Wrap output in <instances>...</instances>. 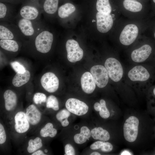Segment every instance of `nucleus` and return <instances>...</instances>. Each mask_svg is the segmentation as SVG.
<instances>
[{"label":"nucleus","mask_w":155,"mask_h":155,"mask_svg":"<svg viewBox=\"0 0 155 155\" xmlns=\"http://www.w3.org/2000/svg\"><path fill=\"white\" fill-rule=\"evenodd\" d=\"M70 113L66 108L60 110L57 113L56 115V118L60 122L63 127H66L69 125V122L68 118L70 115Z\"/></svg>","instance_id":"nucleus-29"},{"label":"nucleus","mask_w":155,"mask_h":155,"mask_svg":"<svg viewBox=\"0 0 155 155\" xmlns=\"http://www.w3.org/2000/svg\"><path fill=\"white\" fill-rule=\"evenodd\" d=\"M153 1L154 2V3H155V0H153Z\"/></svg>","instance_id":"nucleus-46"},{"label":"nucleus","mask_w":155,"mask_h":155,"mask_svg":"<svg viewBox=\"0 0 155 155\" xmlns=\"http://www.w3.org/2000/svg\"><path fill=\"white\" fill-rule=\"evenodd\" d=\"M121 155H131V154L129 152L125 151L121 153Z\"/></svg>","instance_id":"nucleus-41"},{"label":"nucleus","mask_w":155,"mask_h":155,"mask_svg":"<svg viewBox=\"0 0 155 155\" xmlns=\"http://www.w3.org/2000/svg\"><path fill=\"white\" fill-rule=\"evenodd\" d=\"M121 15L119 13L107 14L98 12L96 15L97 30L101 33H107L114 27Z\"/></svg>","instance_id":"nucleus-5"},{"label":"nucleus","mask_w":155,"mask_h":155,"mask_svg":"<svg viewBox=\"0 0 155 155\" xmlns=\"http://www.w3.org/2000/svg\"><path fill=\"white\" fill-rule=\"evenodd\" d=\"M65 106L66 108L71 113L79 116L86 114L89 109L88 106L85 103L74 98L67 99Z\"/></svg>","instance_id":"nucleus-11"},{"label":"nucleus","mask_w":155,"mask_h":155,"mask_svg":"<svg viewBox=\"0 0 155 155\" xmlns=\"http://www.w3.org/2000/svg\"><path fill=\"white\" fill-rule=\"evenodd\" d=\"M67 58L71 62L75 63L80 61L83 56V51L78 42L73 39L68 40L66 43Z\"/></svg>","instance_id":"nucleus-9"},{"label":"nucleus","mask_w":155,"mask_h":155,"mask_svg":"<svg viewBox=\"0 0 155 155\" xmlns=\"http://www.w3.org/2000/svg\"><path fill=\"white\" fill-rule=\"evenodd\" d=\"M33 99L34 102L36 104H41L46 101V97L44 93L37 92L34 94Z\"/></svg>","instance_id":"nucleus-33"},{"label":"nucleus","mask_w":155,"mask_h":155,"mask_svg":"<svg viewBox=\"0 0 155 155\" xmlns=\"http://www.w3.org/2000/svg\"><path fill=\"white\" fill-rule=\"evenodd\" d=\"M30 77V73L28 70H26L23 73H17L13 79L12 83L15 87H20L26 83Z\"/></svg>","instance_id":"nucleus-25"},{"label":"nucleus","mask_w":155,"mask_h":155,"mask_svg":"<svg viewBox=\"0 0 155 155\" xmlns=\"http://www.w3.org/2000/svg\"><path fill=\"white\" fill-rule=\"evenodd\" d=\"M40 135L42 137H54L57 135V130L54 128L53 124L51 123H48L40 129Z\"/></svg>","instance_id":"nucleus-28"},{"label":"nucleus","mask_w":155,"mask_h":155,"mask_svg":"<svg viewBox=\"0 0 155 155\" xmlns=\"http://www.w3.org/2000/svg\"><path fill=\"white\" fill-rule=\"evenodd\" d=\"M104 141H96L91 144L90 146V148L92 150H96L101 148Z\"/></svg>","instance_id":"nucleus-38"},{"label":"nucleus","mask_w":155,"mask_h":155,"mask_svg":"<svg viewBox=\"0 0 155 155\" xmlns=\"http://www.w3.org/2000/svg\"><path fill=\"white\" fill-rule=\"evenodd\" d=\"M128 76L133 81H145L150 78V74L144 67L141 65L134 67L128 72Z\"/></svg>","instance_id":"nucleus-15"},{"label":"nucleus","mask_w":155,"mask_h":155,"mask_svg":"<svg viewBox=\"0 0 155 155\" xmlns=\"http://www.w3.org/2000/svg\"><path fill=\"white\" fill-rule=\"evenodd\" d=\"M81 83L82 90L87 94L92 93L96 88V84L93 77L89 72L83 74L81 78Z\"/></svg>","instance_id":"nucleus-17"},{"label":"nucleus","mask_w":155,"mask_h":155,"mask_svg":"<svg viewBox=\"0 0 155 155\" xmlns=\"http://www.w3.org/2000/svg\"><path fill=\"white\" fill-rule=\"evenodd\" d=\"M148 24L147 19H132L121 16L113 28L114 36L121 45L128 46L144 33Z\"/></svg>","instance_id":"nucleus-1"},{"label":"nucleus","mask_w":155,"mask_h":155,"mask_svg":"<svg viewBox=\"0 0 155 155\" xmlns=\"http://www.w3.org/2000/svg\"><path fill=\"white\" fill-rule=\"evenodd\" d=\"M90 71L98 87L102 88L106 85L108 75L105 67L101 65H94L91 68Z\"/></svg>","instance_id":"nucleus-10"},{"label":"nucleus","mask_w":155,"mask_h":155,"mask_svg":"<svg viewBox=\"0 0 155 155\" xmlns=\"http://www.w3.org/2000/svg\"><path fill=\"white\" fill-rule=\"evenodd\" d=\"M101 150L104 152H109L111 151L113 149V146L110 143L104 142L100 148Z\"/></svg>","instance_id":"nucleus-37"},{"label":"nucleus","mask_w":155,"mask_h":155,"mask_svg":"<svg viewBox=\"0 0 155 155\" xmlns=\"http://www.w3.org/2000/svg\"><path fill=\"white\" fill-rule=\"evenodd\" d=\"M96 7L98 12L105 14H111L114 13H121L112 12H120L119 11H116L113 9L109 0H97Z\"/></svg>","instance_id":"nucleus-23"},{"label":"nucleus","mask_w":155,"mask_h":155,"mask_svg":"<svg viewBox=\"0 0 155 155\" xmlns=\"http://www.w3.org/2000/svg\"><path fill=\"white\" fill-rule=\"evenodd\" d=\"M91 155H101L100 154L97 152H94L92 153H91L90 154Z\"/></svg>","instance_id":"nucleus-42"},{"label":"nucleus","mask_w":155,"mask_h":155,"mask_svg":"<svg viewBox=\"0 0 155 155\" xmlns=\"http://www.w3.org/2000/svg\"><path fill=\"white\" fill-rule=\"evenodd\" d=\"M42 13V10L32 5H26L21 8L17 15L29 20H40Z\"/></svg>","instance_id":"nucleus-14"},{"label":"nucleus","mask_w":155,"mask_h":155,"mask_svg":"<svg viewBox=\"0 0 155 155\" xmlns=\"http://www.w3.org/2000/svg\"><path fill=\"white\" fill-rule=\"evenodd\" d=\"M14 128L16 131L19 133H24L29 129L30 124L26 116L25 113L22 111H19L14 117Z\"/></svg>","instance_id":"nucleus-16"},{"label":"nucleus","mask_w":155,"mask_h":155,"mask_svg":"<svg viewBox=\"0 0 155 155\" xmlns=\"http://www.w3.org/2000/svg\"><path fill=\"white\" fill-rule=\"evenodd\" d=\"M48 151L46 149H45L44 150V152L46 153H47L48 152Z\"/></svg>","instance_id":"nucleus-44"},{"label":"nucleus","mask_w":155,"mask_h":155,"mask_svg":"<svg viewBox=\"0 0 155 155\" xmlns=\"http://www.w3.org/2000/svg\"><path fill=\"white\" fill-rule=\"evenodd\" d=\"M15 13L9 9L4 3H0V22L13 23L16 16Z\"/></svg>","instance_id":"nucleus-20"},{"label":"nucleus","mask_w":155,"mask_h":155,"mask_svg":"<svg viewBox=\"0 0 155 155\" xmlns=\"http://www.w3.org/2000/svg\"><path fill=\"white\" fill-rule=\"evenodd\" d=\"M65 155H74L75 154V151L73 147L71 144H67L65 146Z\"/></svg>","instance_id":"nucleus-36"},{"label":"nucleus","mask_w":155,"mask_h":155,"mask_svg":"<svg viewBox=\"0 0 155 155\" xmlns=\"http://www.w3.org/2000/svg\"><path fill=\"white\" fill-rule=\"evenodd\" d=\"M0 24V39L16 40L24 37L16 24L3 22Z\"/></svg>","instance_id":"nucleus-8"},{"label":"nucleus","mask_w":155,"mask_h":155,"mask_svg":"<svg viewBox=\"0 0 155 155\" xmlns=\"http://www.w3.org/2000/svg\"><path fill=\"white\" fill-rule=\"evenodd\" d=\"M30 39L34 41L35 48L38 52L45 54L49 52L51 49L54 35L45 27Z\"/></svg>","instance_id":"nucleus-4"},{"label":"nucleus","mask_w":155,"mask_h":155,"mask_svg":"<svg viewBox=\"0 0 155 155\" xmlns=\"http://www.w3.org/2000/svg\"><path fill=\"white\" fill-rule=\"evenodd\" d=\"M153 48L150 44L145 43L140 46L133 50L131 54L132 60L136 62L144 61L151 55Z\"/></svg>","instance_id":"nucleus-12"},{"label":"nucleus","mask_w":155,"mask_h":155,"mask_svg":"<svg viewBox=\"0 0 155 155\" xmlns=\"http://www.w3.org/2000/svg\"><path fill=\"white\" fill-rule=\"evenodd\" d=\"M59 0H45L42 6V13L44 17L54 14L57 10Z\"/></svg>","instance_id":"nucleus-22"},{"label":"nucleus","mask_w":155,"mask_h":155,"mask_svg":"<svg viewBox=\"0 0 155 155\" xmlns=\"http://www.w3.org/2000/svg\"><path fill=\"white\" fill-rule=\"evenodd\" d=\"M91 136L95 140L107 141L110 138L108 132L101 127H96L91 131Z\"/></svg>","instance_id":"nucleus-24"},{"label":"nucleus","mask_w":155,"mask_h":155,"mask_svg":"<svg viewBox=\"0 0 155 155\" xmlns=\"http://www.w3.org/2000/svg\"><path fill=\"white\" fill-rule=\"evenodd\" d=\"M139 121L136 117L131 116L127 119L123 125L124 137L127 141L133 142L136 140L138 133Z\"/></svg>","instance_id":"nucleus-7"},{"label":"nucleus","mask_w":155,"mask_h":155,"mask_svg":"<svg viewBox=\"0 0 155 155\" xmlns=\"http://www.w3.org/2000/svg\"><path fill=\"white\" fill-rule=\"evenodd\" d=\"M46 106L47 108H52L54 111H58L59 106L57 98L53 95L49 96L46 99Z\"/></svg>","instance_id":"nucleus-31"},{"label":"nucleus","mask_w":155,"mask_h":155,"mask_svg":"<svg viewBox=\"0 0 155 155\" xmlns=\"http://www.w3.org/2000/svg\"><path fill=\"white\" fill-rule=\"evenodd\" d=\"M3 97L5 109L9 111L13 110L16 106L17 102L16 94L11 90H7L4 93Z\"/></svg>","instance_id":"nucleus-19"},{"label":"nucleus","mask_w":155,"mask_h":155,"mask_svg":"<svg viewBox=\"0 0 155 155\" xmlns=\"http://www.w3.org/2000/svg\"><path fill=\"white\" fill-rule=\"evenodd\" d=\"M32 155H45L43 152L41 150H38L32 153Z\"/></svg>","instance_id":"nucleus-40"},{"label":"nucleus","mask_w":155,"mask_h":155,"mask_svg":"<svg viewBox=\"0 0 155 155\" xmlns=\"http://www.w3.org/2000/svg\"><path fill=\"white\" fill-rule=\"evenodd\" d=\"M134 0V1H140V0Z\"/></svg>","instance_id":"nucleus-47"},{"label":"nucleus","mask_w":155,"mask_h":155,"mask_svg":"<svg viewBox=\"0 0 155 155\" xmlns=\"http://www.w3.org/2000/svg\"><path fill=\"white\" fill-rule=\"evenodd\" d=\"M26 115L30 124L32 125L38 124L40 122L42 114L39 110L34 104L29 106L26 109Z\"/></svg>","instance_id":"nucleus-18"},{"label":"nucleus","mask_w":155,"mask_h":155,"mask_svg":"<svg viewBox=\"0 0 155 155\" xmlns=\"http://www.w3.org/2000/svg\"><path fill=\"white\" fill-rule=\"evenodd\" d=\"M100 103L101 105L100 109L99 111L100 115L103 118H108L110 116V113L106 106L105 101L103 99H101Z\"/></svg>","instance_id":"nucleus-32"},{"label":"nucleus","mask_w":155,"mask_h":155,"mask_svg":"<svg viewBox=\"0 0 155 155\" xmlns=\"http://www.w3.org/2000/svg\"><path fill=\"white\" fill-rule=\"evenodd\" d=\"M94 108L95 111H99L100 109L101 105L100 103L96 102L94 105Z\"/></svg>","instance_id":"nucleus-39"},{"label":"nucleus","mask_w":155,"mask_h":155,"mask_svg":"<svg viewBox=\"0 0 155 155\" xmlns=\"http://www.w3.org/2000/svg\"><path fill=\"white\" fill-rule=\"evenodd\" d=\"M75 10V8L72 4L67 3L60 7L58 10L59 17L64 19L69 16Z\"/></svg>","instance_id":"nucleus-27"},{"label":"nucleus","mask_w":155,"mask_h":155,"mask_svg":"<svg viewBox=\"0 0 155 155\" xmlns=\"http://www.w3.org/2000/svg\"><path fill=\"white\" fill-rule=\"evenodd\" d=\"M6 140V135L3 126L0 123V144H2L5 143Z\"/></svg>","instance_id":"nucleus-35"},{"label":"nucleus","mask_w":155,"mask_h":155,"mask_svg":"<svg viewBox=\"0 0 155 155\" xmlns=\"http://www.w3.org/2000/svg\"><path fill=\"white\" fill-rule=\"evenodd\" d=\"M153 35H154V37L155 39V31L154 32V34H153Z\"/></svg>","instance_id":"nucleus-45"},{"label":"nucleus","mask_w":155,"mask_h":155,"mask_svg":"<svg viewBox=\"0 0 155 155\" xmlns=\"http://www.w3.org/2000/svg\"><path fill=\"white\" fill-rule=\"evenodd\" d=\"M152 92L153 94L155 96V87L153 89Z\"/></svg>","instance_id":"nucleus-43"},{"label":"nucleus","mask_w":155,"mask_h":155,"mask_svg":"<svg viewBox=\"0 0 155 155\" xmlns=\"http://www.w3.org/2000/svg\"><path fill=\"white\" fill-rule=\"evenodd\" d=\"M10 65L17 73H23L26 70L24 67L17 61L11 62Z\"/></svg>","instance_id":"nucleus-34"},{"label":"nucleus","mask_w":155,"mask_h":155,"mask_svg":"<svg viewBox=\"0 0 155 155\" xmlns=\"http://www.w3.org/2000/svg\"><path fill=\"white\" fill-rule=\"evenodd\" d=\"M0 46L3 49L10 52H17L19 45L16 40L2 39L0 40Z\"/></svg>","instance_id":"nucleus-26"},{"label":"nucleus","mask_w":155,"mask_h":155,"mask_svg":"<svg viewBox=\"0 0 155 155\" xmlns=\"http://www.w3.org/2000/svg\"><path fill=\"white\" fill-rule=\"evenodd\" d=\"M40 82L43 88L49 93L55 92L59 88V80L55 74L51 72L44 73L41 78Z\"/></svg>","instance_id":"nucleus-13"},{"label":"nucleus","mask_w":155,"mask_h":155,"mask_svg":"<svg viewBox=\"0 0 155 155\" xmlns=\"http://www.w3.org/2000/svg\"><path fill=\"white\" fill-rule=\"evenodd\" d=\"M108 76L115 82H118L122 78L123 70L122 65L117 59L113 57L108 58L104 64Z\"/></svg>","instance_id":"nucleus-6"},{"label":"nucleus","mask_w":155,"mask_h":155,"mask_svg":"<svg viewBox=\"0 0 155 155\" xmlns=\"http://www.w3.org/2000/svg\"><path fill=\"white\" fill-rule=\"evenodd\" d=\"M16 24L24 37L31 39L45 27L44 22L40 20H30L16 15L14 20Z\"/></svg>","instance_id":"nucleus-3"},{"label":"nucleus","mask_w":155,"mask_h":155,"mask_svg":"<svg viewBox=\"0 0 155 155\" xmlns=\"http://www.w3.org/2000/svg\"><path fill=\"white\" fill-rule=\"evenodd\" d=\"M91 136V131L86 126H83L80 129V132L74 135V142L78 144H82L89 140Z\"/></svg>","instance_id":"nucleus-21"},{"label":"nucleus","mask_w":155,"mask_h":155,"mask_svg":"<svg viewBox=\"0 0 155 155\" xmlns=\"http://www.w3.org/2000/svg\"><path fill=\"white\" fill-rule=\"evenodd\" d=\"M28 144L27 150L29 153H32L40 148L42 146V140L39 137H37L34 139L30 140Z\"/></svg>","instance_id":"nucleus-30"},{"label":"nucleus","mask_w":155,"mask_h":155,"mask_svg":"<svg viewBox=\"0 0 155 155\" xmlns=\"http://www.w3.org/2000/svg\"><path fill=\"white\" fill-rule=\"evenodd\" d=\"M118 8L121 15L125 17L137 19H147V13L139 1L123 0L121 6Z\"/></svg>","instance_id":"nucleus-2"}]
</instances>
